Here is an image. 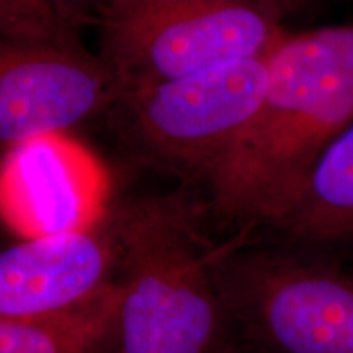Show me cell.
<instances>
[{"instance_id": "52a82bcc", "label": "cell", "mask_w": 353, "mask_h": 353, "mask_svg": "<svg viewBox=\"0 0 353 353\" xmlns=\"http://www.w3.org/2000/svg\"><path fill=\"white\" fill-rule=\"evenodd\" d=\"M120 95L100 56L0 38V144L7 148L108 113Z\"/></svg>"}, {"instance_id": "ba28073f", "label": "cell", "mask_w": 353, "mask_h": 353, "mask_svg": "<svg viewBox=\"0 0 353 353\" xmlns=\"http://www.w3.org/2000/svg\"><path fill=\"white\" fill-rule=\"evenodd\" d=\"M117 275L112 211L87 231L20 239L0 250V321L64 314L108 290Z\"/></svg>"}, {"instance_id": "8fae6325", "label": "cell", "mask_w": 353, "mask_h": 353, "mask_svg": "<svg viewBox=\"0 0 353 353\" xmlns=\"http://www.w3.org/2000/svg\"><path fill=\"white\" fill-rule=\"evenodd\" d=\"M0 38L37 46L85 50L79 32L48 0H0Z\"/></svg>"}, {"instance_id": "5b68a950", "label": "cell", "mask_w": 353, "mask_h": 353, "mask_svg": "<svg viewBox=\"0 0 353 353\" xmlns=\"http://www.w3.org/2000/svg\"><path fill=\"white\" fill-rule=\"evenodd\" d=\"M268 54L123 92L108 112L114 130L148 164L206 183L257 113Z\"/></svg>"}, {"instance_id": "7a4b0ae2", "label": "cell", "mask_w": 353, "mask_h": 353, "mask_svg": "<svg viewBox=\"0 0 353 353\" xmlns=\"http://www.w3.org/2000/svg\"><path fill=\"white\" fill-rule=\"evenodd\" d=\"M187 193L132 198L112 208L120 303L107 353H232L214 276L218 245Z\"/></svg>"}, {"instance_id": "9c48e42d", "label": "cell", "mask_w": 353, "mask_h": 353, "mask_svg": "<svg viewBox=\"0 0 353 353\" xmlns=\"http://www.w3.org/2000/svg\"><path fill=\"white\" fill-rule=\"evenodd\" d=\"M265 231L273 244L353 257V121L322 154L288 213Z\"/></svg>"}, {"instance_id": "6da1fadb", "label": "cell", "mask_w": 353, "mask_h": 353, "mask_svg": "<svg viewBox=\"0 0 353 353\" xmlns=\"http://www.w3.org/2000/svg\"><path fill=\"white\" fill-rule=\"evenodd\" d=\"M352 121L353 23L286 33L257 113L206 180L210 213L241 231L272 226Z\"/></svg>"}, {"instance_id": "8992f818", "label": "cell", "mask_w": 353, "mask_h": 353, "mask_svg": "<svg viewBox=\"0 0 353 353\" xmlns=\"http://www.w3.org/2000/svg\"><path fill=\"white\" fill-rule=\"evenodd\" d=\"M105 167L65 132L8 145L0 159V221L20 239L87 231L113 205Z\"/></svg>"}, {"instance_id": "5bb4252c", "label": "cell", "mask_w": 353, "mask_h": 353, "mask_svg": "<svg viewBox=\"0 0 353 353\" xmlns=\"http://www.w3.org/2000/svg\"><path fill=\"white\" fill-rule=\"evenodd\" d=\"M232 353H245V352H242V350H239V348H236V350H234Z\"/></svg>"}, {"instance_id": "3957f363", "label": "cell", "mask_w": 353, "mask_h": 353, "mask_svg": "<svg viewBox=\"0 0 353 353\" xmlns=\"http://www.w3.org/2000/svg\"><path fill=\"white\" fill-rule=\"evenodd\" d=\"M214 276L239 350L353 353V270L342 260L241 231L218 244Z\"/></svg>"}, {"instance_id": "7c38bea8", "label": "cell", "mask_w": 353, "mask_h": 353, "mask_svg": "<svg viewBox=\"0 0 353 353\" xmlns=\"http://www.w3.org/2000/svg\"><path fill=\"white\" fill-rule=\"evenodd\" d=\"M69 26L76 32L83 26H97L110 0H48Z\"/></svg>"}, {"instance_id": "4fadbf2b", "label": "cell", "mask_w": 353, "mask_h": 353, "mask_svg": "<svg viewBox=\"0 0 353 353\" xmlns=\"http://www.w3.org/2000/svg\"><path fill=\"white\" fill-rule=\"evenodd\" d=\"M254 2L268 19L281 25V21L293 13L303 10L312 0H254Z\"/></svg>"}, {"instance_id": "9a60e30c", "label": "cell", "mask_w": 353, "mask_h": 353, "mask_svg": "<svg viewBox=\"0 0 353 353\" xmlns=\"http://www.w3.org/2000/svg\"><path fill=\"white\" fill-rule=\"evenodd\" d=\"M350 2H353V0H350Z\"/></svg>"}, {"instance_id": "277c9868", "label": "cell", "mask_w": 353, "mask_h": 353, "mask_svg": "<svg viewBox=\"0 0 353 353\" xmlns=\"http://www.w3.org/2000/svg\"><path fill=\"white\" fill-rule=\"evenodd\" d=\"M97 26L121 94L265 56L286 34L254 0H110Z\"/></svg>"}, {"instance_id": "30bf717a", "label": "cell", "mask_w": 353, "mask_h": 353, "mask_svg": "<svg viewBox=\"0 0 353 353\" xmlns=\"http://www.w3.org/2000/svg\"><path fill=\"white\" fill-rule=\"evenodd\" d=\"M120 303L118 281L72 311L44 319L0 321V353H107Z\"/></svg>"}]
</instances>
